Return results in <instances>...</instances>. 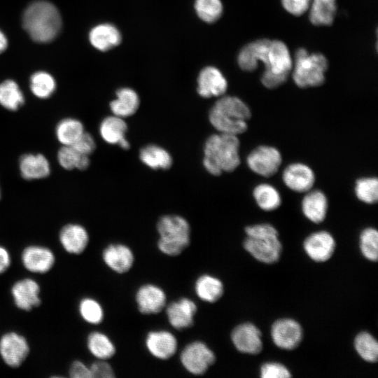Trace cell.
Returning <instances> with one entry per match:
<instances>
[{
  "label": "cell",
  "instance_id": "44",
  "mask_svg": "<svg viewBox=\"0 0 378 378\" xmlns=\"http://www.w3.org/2000/svg\"><path fill=\"white\" fill-rule=\"evenodd\" d=\"M78 153L90 155L96 148V144L93 136L85 131L78 139L71 145Z\"/></svg>",
  "mask_w": 378,
  "mask_h": 378
},
{
  "label": "cell",
  "instance_id": "29",
  "mask_svg": "<svg viewBox=\"0 0 378 378\" xmlns=\"http://www.w3.org/2000/svg\"><path fill=\"white\" fill-rule=\"evenodd\" d=\"M224 287L222 281L210 274L200 276L195 283V292L202 301L213 303L223 295Z\"/></svg>",
  "mask_w": 378,
  "mask_h": 378
},
{
  "label": "cell",
  "instance_id": "5",
  "mask_svg": "<svg viewBox=\"0 0 378 378\" xmlns=\"http://www.w3.org/2000/svg\"><path fill=\"white\" fill-rule=\"evenodd\" d=\"M158 249L169 256L180 255L190 244V227L183 217L178 215L162 216L157 223Z\"/></svg>",
  "mask_w": 378,
  "mask_h": 378
},
{
  "label": "cell",
  "instance_id": "45",
  "mask_svg": "<svg viewBox=\"0 0 378 378\" xmlns=\"http://www.w3.org/2000/svg\"><path fill=\"white\" fill-rule=\"evenodd\" d=\"M89 367L92 378H113L115 376L111 365L105 360H97Z\"/></svg>",
  "mask_w": 378,
  "mask_h": 378
},
{
  "label": "cell",
  "instance_id": "34",
  "mask_svg": "<svg viewBox=\"0 0 378 378\" xmlns=\"http://www.w3.org/2000/svg\"><path fill=\"white\" fill-rule=\"evenodd\" d=\"M309 20L314 25H330L336 13L335 0H312Z\"/></svg>",
  "mask_w": 378,
  "mask_h": 378
},
{
  "label": "cell",
  "instance_id": "19",
  "mask_svg": "<svg viewBox=\"0 0 378 378\" xmlns=\"http://www.w3.org/2000/svg\"><path fill=\"white\" fill-rule=\"evenodd\" d=\"M304 249L308 256L316 262H324L332 255L335 241L326 231L312 233L304 241Z\"/></svg>",
  "mask_w": 378,
  "mask_h": 378
},
{
  "label": "cell",
  "instance_id": "26",
  "mask_svg": "<svg viewBox=\"0 0 378 378\" xmlns=\"http://www.w3.org/2000/svg\"><path fill=\"white\" fill-rule=\"evenodd\" d=\"M302 210L305 217L312 222L321 223L328 210L326 196L321 190H309L302 201Z\"/></svg>",
  "mask_w": 378,
  "mask_h": 378
},
{
  "label": "cell",
  "instance_id": "8",
  "mask_svg": "<svg viewBox=\"0 0 378 378\" xmlns=\"http://www.w3.org/2000/svg\"><path fill=\"white\" fill-rule=\"evenodd\" d=\"M180 360L188 372L201 375L215 363L216 356L204 342L194 341L183 348L180 355Z\"/></svg>",
  "mask_w": 378,
  "mask_h": 378
},
{
  "label": "cell",
  "instance_id": "22",
  "mask_svg": "<svg viewBox=\"0 0 378 378\" xmlns=\"http://www.w3.org/2000/svg\"><path fill=\"white\" fill-rule=\"evenodd\" d=\"M102 259L105 265L118 274L127 272L134 261L132 251L122 244H112L107 246L102 252Z\"/></svg>",
  "mask_w": 378,
  "mask_h": 378
},
{
  "label": "cell",
  "instance_id": "7",
  "mask_svg": "<svg viewBox=\"0 0 378 378\" xmlns=\"http://www.w3.org/2000/svg\"><path fill=\"white\" fill-rule=\"evenodd\" d=\"M261 81L267 88L273 89L282 85L292 69L293 62L288 49L280 41H270L267 60Z\"/></svg>",
  "mask_w": 378,
  "mask_h": 378
},
{
  "label": "cell",
  "instance_id": "43",
  "mask_svg": "<svg viewBox=\"0 0 378 378\" xmlns=\"http://www.w3.org/2000/svg\"><path fill=\"white\" fill-rule=\"evenodd\" d=\"M262 378H288L291 377L290 371L279 363H266L260 368Z\"/></svg>",
  "mask_w": 378,
  "mask_h": 378
},
{
  "label": "cell",
  "instance_id": "10",
  "mask_svg": "<svg viewBox=\"0 0 378 378\" xmlns=\"http://www.w3.org/2000/svg\"><path fill=\"white\" fill-rule=\"evenodd\" d=\"M281 155L274 147L260 146L247 156L248 167L255 174L269 177L274 175L281 164Z\"/></svg>",
  "mask_w": 378,
  "mask_h": 378
},
{
  "label": "cell",
  "instance_id": "16",
  "mask_svg": "<svg viewBox=\"0 0 378 378\" xmlns=\"http://www.w3.org/2000/svg\"><path fill=\"white\" fill-rule=\"evenodd\" d=\"M197 307L192 300L182 298L171 302L166 307V314L169 324L177 330L190 328L194 324V317Z\"/></svg>",
  "mask_w": 378,
  "mask_h": 378
},
{
  "label": "cell",
  "instance_id": "3",
  "mask_svg": "<svg viewBox=\"0 0 378 378\" xmlns=\"http://www.w3.org/2000/svg\"><path fill=\"white\" fill-rule=\"evenodd\" d=\"M251 115L249 108L240 99L224 96L210 109L209 120L218 132L238 136L247 130Z\"/></svg>",
  "mask_w": 378,
  "mask_h": 378
},
{
  "label": "cell",
  "instance_id": "15",
  "mask_svg": "<svg viewBox=\"0 0 378 378\" xmlns=\"http://www.w3.org/2000/svg\"><path fill=\"white\" fill-rule=\"evenodd\" d=\"M135 300L138 309L141 314H155L165 307L167 297L160 287L146 284L139 288Z\"/></svg>",
  "mask_w": 378,
  "mask_h": 378
},
{
  "label": "cell",
  "instance_id": "33",
  "mask_svg": "<svg viewBox=\"0 0 378 378\" xmlns=\"http://www.w3.org/2000/svg\"><path fill=\"white\" fill-rule=\"evenodd\" d=\"M24 103V94L15 80L8 79L0 83V105L3 108L15 111Z\"/></svg>",
  "mask_w": 378,
  "mask_h": 378
},
{
  "label": "cell",
  "instance_id": "39",
  "mask_svg": "<svg viewBox=\"0 0 378 378\" xmlns=\"http://www.w3.org/2000/svg\"><path fill=\"white\" fill-rule=\"evenodd\" d=\"M80 317L87 323L97 325L104 319V309L100 303L94 298H85L78 304Z\"/></svg>",
  "mask_w": 378,
  "mask_h": 378
},
{
  "label": "cell",
  "instance_id": "17",
  "mask_svg": "<svg viewBox=\"0 0 378 378\" xmlns=\"http://www.w3.org/2000/svg\"><path fill=\"white\" fill-rule=\"evenodd\" d=\"M145 344L153 356L161 360H167L172 357L178 347L176 337L167 330L149 332L146 335Z\"/></svg>",
  "mask_w": 378,
  "mask_h": 378
},
{
  "label": "cell",
  "instance_id": "2",
  "mask_svg": "<svg viewBox=\"0 0 378 378\" xmlns=\"http://www.w3.org/2000/svg\"><path fill=\"white\" fill-rule=\"evenodd\" d=\"M22 25L29 36L38 43L52 41L59 34L62 19L57 8L51 3L39 0L24 10Z\"/></svg>",
  "mask_w": 378,
  "mask_h": 378
},
{
  "label": "cell",
  "instance_id": "20",
  "mask_svg": "<svg viewBox=\"0 0 378 378\" xmlns=\"http://www.w3.org/2000/svg\"><path fill=\"white\" fill-rule=\"evenodd\" d=\"M59 240L65 251L70 254L78 255L82 253L87 248L89 235L83 225L69 223L60 230Z\"/></svg>",
  "mask_w": 378,
  "mask_h": 378
},
{
  "label": "cell",
  "instance_id": "50",
  "mask_svg": "<svg viewBox=\"0 0 378 378\" xmlns=\"http://www.w3.org/2000/svg\"><path fill=\"white\" fill-rule=\"evenodd\" d=\"M1 187H0V199H1Z\"/></svg>",
  "mask_w": 378,
  "mask_h": 378
},
{
  "label": "cell",
  "instance_id": "42",
  "mask_svg": "<svg viewBox=\"0 0 378 378\" xmlns=\"http://www.w3.org/2000/svg\"><path fill=\"white\" fill-rule=\"evenodd\" d=\"M360 248L362 254L371 261L378 258V232L372 227L365 228L360 236Z\"/></svg>",
  "mask_w": 378,
  "mask_h": 378
},
{
  "label": "cell",
  "instance_id": "30",
  "mask_svg": "<svg viewBox=\"0 0 378 378\" xmlns=\"http://www.w3.org/2000/svg\"><path fill=\"white\" fill-rule=\"evenodd\" d=\"M140 160L153 169H167L172 164V158L164 148L154 144L143 147L139 152Z\"/></svg>",
  "mask_w": 378,
  "mask_h": 378
},
{
  "label": "cell",
  "instance_id": "4",
  "mask_svg": "<svg viewBox=\"0 0 378 378\" xmlns=\"http://www.w3.org/2000/svg\"><path fill=\"white\" fill-rule=\"evenodd\" d=\"M247 237L244 247L253 258L264 263L278 261L281 251V243L277 230L267 223L248 226L245 228Z\"/></svg>",
  "mask_w": 378,
  "mask_h": 378
},
{
  "label": "cell",
  "instance_id": "14",
  "mask_svg": "<svg viewBox=\"0 0 378 378\" xmlns=\"http://www.w3.org/2000/svg\"><path fill=\"white\" fill-rule=\"evenodd\" d=\"M231 340L235 348L241 353L257 354L262 349L261 332L251 323L236 326L232 331Z\"/></svg>",
  "mask_w": 378,
  "mask_h": 378
},
{
  "label": "cell",
  "instance_id": "35",
  "mask_svg": "<svg viewBox=\"0 0 378 378\" xmlns=\"http://www.w3.org/2000/svg\"><path fill=\"white\" fill-rule=\"evenodd\" d=\"M57 160L59 164L66 170L77 169L84 171L90 165L89 155L78 153L71 146H62L58 150Z\"/></svg>",
  "mask_w": 378,
  "mask_h": 378
},
{
  "label": "cell",
  "instance_id": "46",
  "mask_svg": "<svg viewBox=\"0 0 378 378\" xmlns=\"http://www.w3.org/2000/svg\"><path fill=\"white\" fill-rule=\"evenodd\" d=\"M312 0H281L284 8L294 15H301L309 8Z\"/></svg>",
  "mask_w": 378,
  "mask_h": 378
},
{
  "label": "cell",
  "instance_id": "40",
  "mask_svg": "<svg viewBox=\"0 0 378 378\" xmlns=\"http://www.w3.org/2000/svg\"><path fill=\"white\" fill-rule=\"evenodd\" d=\"M355 192L358 199L367 204H373L378 199V181L375 177L361 178L356 181Z\"/></svg>",
  "mask_w": 378,
  "mask_h": 378
},
{
  "label": "cell",
  "instance_id": "11",
  "mask_svg": "<svg viewBox=\"0 0 378 378\" xmlns=\"http://www.w3.org/2000/svg\"><path fill=\"white\" fill-rule=\"evenodd\" d=\"M23 267L30 272L45 274L54 266L55 256L52 251L41 245H30L25 247L21 254Z\"/></svg>",
  "mask_w": 378,
  "mask_h": 378
},
{
  "label": "cell",
  "instance_id": "48",
  "mask_svg": "<svg viewBox=\"0 0 378 378\" xmlns=\"http://www.w3.org/2000/svg\"><path fill=\"white\" fill-rule=\"evenodd\" d=\"M11 264V258L9 251L4 246H0V274L8 270Z\"/></svg>",
  "mask_w": 378,
  "mask_h": 378
},
{
  "label": "cell",
  "instance_id": "21",
  "mask_svg": "<svg viewBox=\"0 0 378 378\" xmlns=\"http://www.w3.org/2000/svg\"><path fill=\"white\" fill-rule=\"evenodd\" d=\"M197 83V92L204 98L222 96L227 88V80L222 73L213 66H207L201 71Z\"/></svg>",
  "mask_w": 378,
  "mask_h": 378
},
{
  "label": "cell",
  "instance_id": "47",
  "mask_svg": "<svg viewBox=\"0 0 378 378\" xmlns=\"http://www.w3.org/2000/svg\"><path fill=\"white\" fill-rule=\"evenodd\" d=\"M71 378H92L90 367L80 360L74 361L69 370Z\"/></svg>",
  "mask_w": 378,
  "mask_h": 378
},
{
  "label": "cell",
  "instance_id": "25",
  "mask_svg": "<svg viewBox=\"0 0 378 378\" xmlns=\"http://www.w3.org/2000/svg\"><path fill=\"white\" fill-rule=\"evenodd\" d=\"M270 41L260 39L245 46L238 55V63L241 69L254 71L260 61L266 62Z\"/></svg>",
  "mask_w": 378,
  "mask_h": 378
},
{
  "label": "cell",
  "instance_id": "49",
  "mask_svg": "<svg viewBox=\"0 0 378 378\" xmlns=\"http://www.w3.org/2000/svg\"><path fill=\"white\" fill-rule=\"evenodd\" d=\"M8 46V40L4 34L0 31V54L3 52Z\"/></svg>",
  "mask_w": 378,
  "mask_h": 378
},
{
  "label": "cell",
  "instance_id": "27",
  "mask_svg": "<svg viewBox=\"0 0 378 378\" xmlns=\"http://www.w3.org/2000/svg\"><path fill=\"white\" fill-rule=\"evenodd\" d=\"M89 39L95 48L101 51H106L120 44L121 34L113 25L102 24L91 29Z\"/></svg>",
  "mask_w": 378,
  "mask_h": 378
},
{
  "label": "cell",
  "instance_id": "18",
  "mask_svg": "<svg viewBox=\"0 0 378 378\" xmlns=\"http://www.w3.org/2000/svg\"><path fill=\"white\" fill-rule=\"evenodd\" d=\"M283 181L290 190L298 192H306L314 186L315 175L309 166L296 162L289 164L284 169Z\"/></svg>",
  "mask_w": 378,
  "mask_h": 378
},
{
  "label": "cell",
  "instance_id": "23",
  "mask_svg": "<svg viewBox=\"0 0 378 378\" xmlns=\"http://www.w3.org/2000/svg\"><path fill=\"white\" fill-rule=\"evenodd\" d=\"M21 176L28 181L48 177L51 172L48 159L41 153H24L19 160Z\"/></svg>",
  "mask_w": 378,
  "mask_h": 378
},
{
  "label": "cell",
  "instance_id": "28",
  "mask_svg": "<svg viewBox=\"0 0 378 378\" xmlns=\"http://www.w3.org/2000/svg\"><path fill=\"white\" fill-rule=\"evenodd\" d=\"M116 99L110 103L113 115L125 118L134 115L139 106V98L131 88H123L116 92Z\"/></svg>",
  "mask_w": 378,
  "mask_h": 378
},
{
  "label": "cell",
  "instance_id": "1",
  "mask_svg": "<svg viewBox=\"0 0 378 378\" xmlns=\"http://www.w3.org/2000/svg\"><path fill=\"white\" fill-rule=\"evenodd\" d=\"M239 148L236 135L220 132L211 135L204 143V167L214 176L234 171L240 164Z\"/></svg>",
  "mask_w": 378,
  "mask_h": 378
},
{
  "label": "cell",
  "instance_id": "12",
  "mask_svg": "<svg viewBox=\"0 0 378 378\" xmlns=\"http://www.w3.org/2000/svg\"><path fill=\"white\" fill-rule=\"evenodd\" d=\"M271 336L276 346L291 350L300 344L302 338V329L295 320L281 318L273 323Z\"/></svg>",
  "mask_w": 378,
  "mask_h": 378
},
{
  "label": "cell",
  "instance_id": "9",
  "mask_svg": "<svg viewBox=\"0 0 378 378\" xmlns=\"http://www.w3.org/2000/svg\"><path fill=\"white\" fill-rule=\"evenodd\" d=\"M30 351L29 342L21 334L12 331L0 337V356L10 368H18L27 358Z\"/></svg>",
  "mask_w": 378,
  "mask_h": 378
},
{
  "label": "cell",
  "instance_id": "38",
  "mask_svg": "<svg viewBox=\"0 0 378 378\" xmlns=\"http://www.w3.org/2000/svg\"><path fill=\"white\" fill-rule=\"evenodd\" d=\"M354 346L358 355L365 361L374 363L377 360L378 343L370 333H359L355 338Z\"/></svg>",
  "mask_w": 378,
  "mask_h": 378
},
{
  "label": "cell",
  "instance_id": "31",
  "mask_svg": "<svg viewBox=\"0 0 378 378\" xmlns=\"http://www.w3.org/2000/svg\"><path fill=\"white\" fill-rule=\"evenodd\" d=\"M87 347L90 354L98 360H108L115 354V346L104 333L94 331L87 339Z\"/></svg>",
  "mask_w": 378,
  "mask_h": 378
},
{
  "label": "cell",
  "instance_id": "24",
  "mask_svg": "<svg viewBox=\"0 0 378 378\" xmlns=\"http://www.w3.org/2000/svg\"><path fill=\"white\" fill-rule=\"evenodd\" d=\"M99 130L101 137L106 143L129 149L130 143L125 136L127 125L124 118L114 115L108 116L101 122Z\"/></svg>",
  "mask_w": 378,
  "mask_h": 378
},
{
  "label": "cell",
  "instance_id": "6",
  "mask_svg": "<svg viewBox=\"0 0 378 378\" xmlns=\"http://www.w3.org/2000/svg\"><path fill=\"white\" fill-rule=\"evenodd\" d=\"M295 58L293 78L298 87H317L323 83L324 73L328 68V61L324 55L309 54L305 49L300 48Z\"/></svg>",
  "mask_w": 378,
  "mask_h": 378
},
{
  "label": "cell",
  "instance_id": "13",
  "mask_svg": "<svg viewBox=\"0 0 378 378\" xmlns=\"http://www.w3.org/2000/svg\"><path fill=\"white\" fill-rule=\"evenodd\" d=\"M10 293L15 305L21 310L31 311L41 304L40 286L31 278H24L15 282Z\"/></svg>",
  "mask_w": 378,
  "mask_h": 378
},
{
  "label": "cell",
  "instance_id": "41",
  "mask_svg": "<svg viewBox=\"0 0 378 378\" xmlns=\"http://www.w3.org/2000/svg\"><path fill=\"white\" fill-rule=\"evenodd\" d=\"M195 8L199 18L208 23L218 20L223 13L220 0H195Z\"/></svg>",
  "mask_w": 378,
  "mask_h": 378
},
{
  "label": "cell",
  "instance_id": "32",
  "mask_svg": "<svg viewBox=\"0 0 378 378\" xmlns=\"http://www.w3.org/2000/svg\"><path fill=\"white\" fill-rule=\"evenodd\" d=\"M84 132L83 123L74 118L62 119L55 127L56 138L62 146H71Z\"/></svg>",
  "mask_w": 378,
  "mask_h": 378
},
{
  "label": "cell",
  "instance_id": "37",
  "mask_svg": "<svg viewBox=\"0 0 378 378\" xmlns=\"http://www.w3.org/2000/svg\"><path fill=\"white\" fill-rule=\"evenodd\" d=\"M56 83L54 78L45 71H37L30 78V90L39 99L49 98L55 92Z\"/></svg>",
  "mask_w": 378,
  "mask_h": 378
},
{
  "label": "cell",
  "instance_id": "36",
  "mask_svg": "<svg viewBox=\"0 0 378 378\" xmlns=\"http://www.w3.org/2000/svg\"><path fill=\"white\" fill-rule=\"evenodd\" d=\"M253 195L258 206L264 211H273L281 205L280 194L272 185H258L253 189Z\"/></svg>",
  "mask_w": 378,
  "mask_h": 378
}]
</instances>
